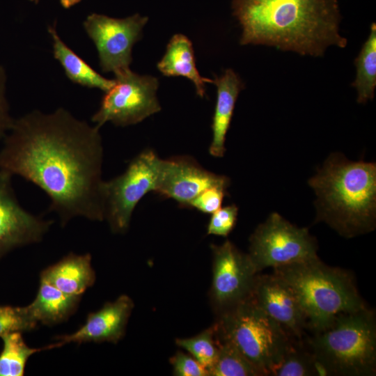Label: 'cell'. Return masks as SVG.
Wrapping results in <instances>:
<instances>
[{
  "label": "cell",
  "instance_id": "obj_1",
  "mask_svg": "<svg viewBox=\"0 0 376 376\" xmlns=\"http://www.w3.org/2000/svg\"><path fill=\"white\" fill-rule=\"evenodd\" d=\"M100 127L63 108L13 122L0 149V169L34 184L64 226L75 217L104 219Z\"/></svg>",
  "mask_w": 376,
  "mask_h": 376
},
{
  "label": "cell",
  "instance_id": "obj_2",
  "mask_svg": "<svg viewBox=\"0 0 376 376\" xmlns=\"http://www.w3.org/2000/svg\"><path fill=\"white\" fill-rule=\"evenodd\" d=\"M232 9L242 29V45H267L315 57L330 46L347 45L339 32L338 0H232Z\"/></svg>",
  "mask_w": 376,
  "mask_h": 376
},
{
  "label": "cell",
  "instance_id": "obj_3",
  "mask_svg": "<svg viewBox=\"0 0 376 376\" xmlns=\"http://www.w3.org/2000/svg\"><path fill=\"white\" fill-rule=\"evenodd\" d=\"M317 195V220L345 237L373 230L376 218V164L331 155L308 180Z\"/></svg>",
  "mask_w": 376,
  "mask_h": 376
},
{
  "label": "cell",
  "instance_id": "obj_4",
  "mask_svg": "<svg viewBox=\"0 0 376 376\" xmlns=\"http://www.w3.org/2000/svg\"><path fill=\"white\" fill-rule=\"evenodd\" d=\"M273 269L293 290L311 332L325 328L341 314L367 306L352 274L318 257Z\"/></svg>",
  "mask_w": 376,
  "mask_h": 376
},
{
  "label": "cell",
  "instance_id": "obj_5",
  "mask_svg": "<svg viewBox=\"0 0 376 376\" xmlns=\"http://www.w3.org/2000/svg\"><path fill=\"white\" fill-rule=\"evenodd\" d=\"M322 375L373 376L376 373V322L366 306L336 317L305 339Z\"/></svg>",
  "mask_w": 376,
  "mask_h": 376
},
{
  "label": "cell",
  "instance_id": "obj_6",
  "mask_svg": "<svg viewBox=\"0 0 376 376\" xmlns=\"http://www.w3.org/2000/svg\"><path fill=\"white\" fill-rule=\"evenodd\" d=\"M214 324L217 334L233 344L263 376L271 375L294 338L250 299L216 317Z\"/></svg>",
  "mask_w": 376,
  "mask_h": 376
},
{
  "label": "cell",
  "instance_id": "obj_7",
  "mask_svg": "<svg viewBox=\"0 0 376 376\" xmlns=\"http://www.w3.org/2000/svg\"><path fill=\"white\" fill-rule=\"evenodd\" d=\"M161 159L151 150L136 156L120 175L104 181L102 196L104 219L113 233H124L129 228L138 203L157 187Z\"/></svg>",
  "mask_w": 376,
  "mask_h": 376
},
{
  "label": "cell",
  "instance_id": "obj_8",
  "mask_svg": "<svg viewBox=\"0 0 376 376\" xmlns=\"http://www.w3.org/2000/svg\"><path fill=\"white\" fill-rule=\"evenodd\" d=\"M248 255L258 273L318 256L316 240L276 212L259 224L249 239Z\"/></svg>",
  "mask_w": 376,
  "mask_h": 376
},
{
  "label": "cell",
  "instance_id": "obj_9",
  "mask_svg": "<svg viewBox=\"0 0 376 376\" xmlns=\"http://www.w3.org/2000/svg\"><path fill=\"white\" fill-rule=\"evenodd\" d=\"M114 81L91 117L98 127L107 122L123 127L134 125L161 110L156 77L140 75L128 68L115 74Z\"/></svg>",
  "mask_w": 376,
  "mask_h": 376
},
{
  "label": "cell",
  "instance_id": "obj_10",
  "mask_svg": "<svg viewBox=\"0 0 376 376\" xmlns=\"http://www.w3.org/2000/svg\"><path fill=\"white\" fill-rule=\"evenodd\" d=\"M211 247L212 280L209 296L217 317L250 299L258 273L248 253L241 252L230 241Z\"/></svg>",
  "mask_w": 376,
  "mask_h": 376
},
{
  "label": "cell",
  "instance_id": "obj_11",
  "mask_svg": "<svg viewBox=\"0 0 376 376\" xmlns=\"http://www.w3.org/2000/svg\"><path fill=\"white\" fill-rule=\"evenodd\" d=\"M148 19L139 14L120 19L97 13L87 16L83 26L95 44L102 72L115 75L130 68L133 46Z\"/></svg>",
  "mask_w": 376,
  "mask_h": 376
},
{
  "label": "cell",
  "instance_id": "obj_12",
  "mask_svg": "<svg viewBox=\"0 0 376 376\" xmlns=\"http://www.w3.org/2000/svg\"><path fill=\"white\" fill-rule=\"evenodd\" d=\"M12 177L0 169V258L15 249L40 242L52 224L22 207Z\"/></svg>",
  "mask_w": 376,
  "mask_h": 376
},
{
  "label": "cell",
  "instance_id": "obj_13",
  "mask_svg": "<svg viewBox=\"0 0 376 376\" xmlns=\"http://www.w3.org/2000/svg\"><path fill=\"white\" fill-rule=\"evenodd\" d=\"M228 178L217 175L187 157L161 159L155 192L177 201L183 207L205 189L213 187L228 188Z\"/></svg>",
  "mask_w": 376,
  "mask_h": 376
},
{
  "label": "cell",
  "instance_id": "obj_14",
  "mask_svg": "<svg viewBox=\"0 0 376 376\" xmlns=\"http://www.w3.org/2000/svg\"><path fill=\"white\" fill-rule=\"evenodd\" d=\"M250 300L292 337L302 339L307 320L291 287L275 274H257Z\"/></svg>",
  "mask_w": 376,
  "mask_h": 376
},
{
  "label": "cell",
  "instance_id": "obj_15",
  "mask_svg": "<svg viewBox=\"0 0 376 376\" xmlns=\"http://www.w3.org/2000/svg\"><path fill=\"white\" fill-rule=\"evenodd\" d=\"M133 308L132 299L122 295L115 301L107 302L98 311L90 313L85 323L74 333L56 336V342L49 345V349L70 343L78 345L90 342L117 343L125 334Z\"/></svg>",
  "mask_w": 376,
  "mask_h": 376
},
{
  "label": "cell",
  "instance_id": "obj_16",
  "mask_svg": "<svg viewBox=\"0 0 376 376\" xmlns=\"http://www.w3.org/2000/svg\"><path fill=\"white\" fill-rule=\"evenodd\" d=\"M213 84L217 86V101L212 118V139L209 148L210 154L215 157L224 156L225 141L233 111L244 83L232 69H227L219 77L215 76Z\"/></svg>",
  "mask_w": 376,
  "mask_h": 376
},
{
  "label": "cell",
  "instance_id": "obj_17",
  "mask_svg": "<svg viewBox=\"0 0 376 376\" xmlns=\"http://www.w3.org/2000/svg\"><path fill=\"white\" fill-rule=\"evenodd\" d=\"M62 292L81 296L95 281L89 253H70L40 273V279Z\"/></svg>",
  "mask_w": 376,
  "mask_h": 376
},
{
  "label": "cell",
  "instance_id": "obj_18",
  "mask_svg": "<svg viewBox=\"0 0 376 376\" xmlns=\"http://www.w3.org/2000/svg\"><path fill=\"white\" fill-rule=\"evenodd\" d=\"M157 68L164 76H181L191 80L201 97L205 94V84L214 82L213 79L200 75L196 66L192 43L180 33L175 34L169 40L164 55L157 63Z\"/></svg>",
  "mask_w": 376,
  "mask_h": 376
},
{
  "label": "cell",
  "instance_id": "obj_19",
  "mask_svg": "<svg viewBox=\"0 0 376 376\" xmlns=\"http://www.w3.org/2000/svg\"><path fill=\"white\" fill-rule=\"evenodd\" d=\"M47 31L52 41L54 57L72 82L89 88H98L104 93L113 86L114 79L102 76L73 52L61 40L55 26H48Z\"/></svg>",
  "mask_w": 376,
  "mask_h": 376
},
{
  "label": "cell",
  "instance_id": "obj_20",
  "mask_svg": "<svg viewBox=\"0 0 376 376\" xmlns=\"http://www.w3.org/2000/svg\"><path fill=\"white\" fill-rule=\"evenodd\" d=\"M80 299L81 296L66 294L50 283L40 280L36 298L27 306L38 323L52 326L65 321L73 314Z\"/></svg>",
  "mask_w": 376,
  "mask_h": 376
},
{
  "label": "cell",
  "instance_id": "obj_21",
  "mask_svg": "<svg viewBox=\"0 0 376 376\" xmlns=\"http://www.w3.org/2000/svg\"><path fill=\"white\" fill-rule=\"evenodd\" d=\"M354 64L356 78L352 86L357 92V101L365 104L373 99L376 87V26L371 24L370 33L364 42Z\"/></svg>",
  "mask_w": 376,
  "mask_h": 376
},
{
  "label": "cell",
  "instance_id": "obj_22",
  "mask_svg": "<svg viewBox=\"0 0 376 376\" xmlns=\"http://www.w3.org/2000/svg\"><path fill=\"white\" fill-rule=\"evenodd\" d=\"M216 338L218 354L215 363L208 370L209 376H263L233 344L217 332Z\"/></svg>",
  "mask_w": 376,
  "mask_h": 376
},
{
  "label": "cell",
  "instance_id": "obj_23",
  "mask_svg": "<svg viewBox=\"0 0 376 376\" xmlns=\"http://www.w3.org/2000/svg\"><path fill=\"white\" fill-rule=\"evenodd\" d=\"M20 331H13L1 336L3 348L0 353V376H22L26 362L33 354L46 350L32 348L24 342Z\"/></svg>",
  "mask_w": 376,
  "mask_h": 376
},
{
  "label": "cell",
  "instance_id": "obj_24",
  "mask_svg": "<svg viewBox=\"0 0 376 376\" xmlns=\"http://www.w3.org/2000/svg\"><path fill=\"white\" fill-rule=\"evenodd\" d=\"M302 339L293 338L271 376L322 375L311 352Z\"/></svg>",
  "mask_w": 376,
  "mask_h": 376
},
{
  "label": "cell",
  "instance_id": "obj_25",
  "mask_svg": "<svg viewBox=\"0 0 376 376\" xmlns=\"http://www.w3.org/2000/svg\"><path fill=\"white\" fill-rule=\"evenodd\" d=\"M175 343L188 352L207 371L217 358L218 345L214 324L193 337L176 338Z\"/></svg>",
  "mask_w": 376,
  "mask_h": 376
},
{
  "label": "cell",
  "instance_id": "obj_26",
  "mask_svg": "<svg viewBox=\"0 0 376 376\" xmlns=\"http://www.w3.org/2000/svg\"><path fill=\"white\" fill-rule=\"evenodd\" d=\"M38 323L26 306H0V337L13 331L34 329Z\"/></svg>",
  "mask_w": 376,
  "mask_h": 376
},
{
  "label": "cell",
  "instance_id": "obj_27",
  "mask_svg": "<svg viewBox=\"0 0 376 376\" xmlns=\"http://www.w3.org/2000/svg\"><path fill=\"white\" fill-rule=\"evenodd\" d=\"M237 213L238 208L234 204L219 208L212 214L207 233L227 237L235 226Z\"/></svg>",
  "mask_w": 376,
  "mask_h": 376
},
{
  "label": "cell",
  "instance_id": "obj_28",
  "mask_svg": "<svg viewBox=\"0 0 376 376\" xmlns=\"http://www.w3.org/2000/svg\"><path fill=\"white\" fill-rule=\"evenodd\" d=\"M226 189L221 187L208 188L196 196L189 207L212 214L221 207L224 198L227 194Z\"/></svg>",
  "mask_w": 376,
  "mask_h": 376
},
{
  "label": "cell",
  "instance_id": "obj_29",
  "mask_svg": "<svg viewBox=\"0 0 376 376\" xmlns=\"http://www.w3.org/2000/svg\"><path fill=\"white\" fill-rule=\"evenodd\" d=\"M176 376H209L207 370L192 356L178 351L169 360Z\"/></svg>",
  "mask_w": 376,
  "mask_h": 376
},
{
  "label": "cell",
  "instance_id": "obj_30",
  "mask_svg": "<svg viewBox=\"0 0 376 376\" xmlns=\"http://www.w3.org/2000/svg\"><path fill=\"white\" fill-rule=\"evenodd\" d=\"M13 120L10 116L6 96V75L0 63V139L7 134Z\"/></svg>",
  "mask_w": 376,
  "mask_h": 376
},
{
  "label": "cell",
  "instance_id": "obj_31",
  "mask_svg": "<svg viewBox=\"0 0 376 376\" xmlns=\"http://www.w3.org/2000/svg\"><path fill=\"white\" fill-rule=\"evenodd\" d=\"M30 1H33L35 3H38L40 0H30ZM59 1L61 6L64 8H70L72 6L80 2L81 0H59Z\"/></svg>",
  "mask_w": 376,
  "mask_h": 376
}]
</instances>
